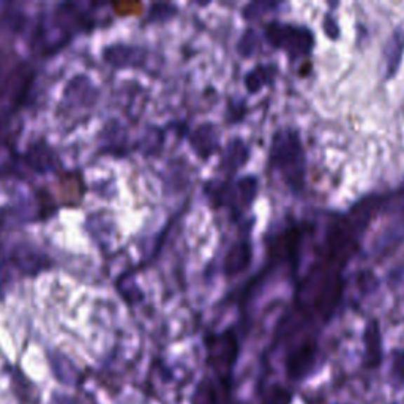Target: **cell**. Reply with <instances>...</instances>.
Masks as SVG:
<instances>
[{
    "instance_id": "277c9868",
    "label": "cell",
    "mask_w": 404,
    "mask_h": 404,
    "mask_svg": "<svg viewBox=\"0 0 404 404\" xmlns=\"http://www.w3.org/2000/svg\"><path fill=\"white\" fill-rule=\"evenodd\" d=\"M316 358V344L313 341H307L300 347L290 354L288 360V371L290 377H302L303 375L311 370Z\"/></svg>"
},
{
    "instance_id": "52a82bcc",
    "label": "cell",
    "mask_w": 404,
    "mask_h": 404,
    "mask_svg": "<svg viewBox=\"0 0 404 404\" xmlns=\"http://www.w3.org/2000/svg\"><path fill=\"white\" fill-rule=\"evenodd\" d=\"M366 346H368V365L376 366L381 362V337L375 322L366 330Z\"/></svg>"
},
{
    "instance_id": "5b68a950",
    "label": "cell",
    "mask_w": 404,
    "mask_h": 404,
    "mask_svg": "<svg viewBox=\"0 0 404 404\" xmlns=\"http://www.w3.org/2000/svg\"><path fill=\"white\" fill-rule=\"evenodd\" d=\"M251 246L248 242H238L232 246L224 259V274L234 276L242 274L251 262Z\"/></svg>"
},
{
    "instance_id": "30bf717a",
    "label": "cell",
    "mask_w": 404,
    "mask_h": 404,
    "mask_svg": "<svg viewBox=\"0 0 404 404\" xmlns=\"http://www.w3.org/2000/svg\"><path fill=\"white\" fill-rule=\"evenodd\" d=\"M393 371H395V375L404 382V352H395Z\"/></svg>"
},
{
    "instance_id": "9c48e42d",
    "label": "cell",
    "mask_w": 404,
    "mask_h": 404,
    "mask_svg": "<svg viewBox=\"0 0 404 404\" xmlns=\"http://www.w3.org/2000/svg\"><path fill=\"white\" fill-rule=\"evenodd\" d=\"M289 403H290V395L283 389L271 390L267 395V398L264 400V404H289Z\"/></svg>"
},
{
    "instance_id": "7a4b0ae2",
    "label": "cell",
    "mask_w": 404,
    "mask_h": 404,
    "mask_svg": "<svg viewBox=\"0 0 404 404\" xmlns=\"http://www.w3.org/2000/svg\"><path fill=\"white\" fill-rule=\"evenodd\" d=\"M265 34L274 46L288 49L294 57L307 54L313 48V36L307 29L270 24Z\"/></svg>"
},
{
    "instance_id": "ba28073f",
    "label": "cell",
    "mask_w": 404,
    "mask_h": 404,
    "mask_svg": "<svg viewBox=\"0 0 404 404\" xmlns=\"http://www.w3.org/2000/svg\"><path fill=\"white\" fill-rule=\"evenodd\" d=\"M264 76H265V73H264L262 68H257V69H255V72H251L248 74V78H246L245 82L251 92H256L264 86V82H265Z\"/></svg>"
},
{
    "instance_id": "3957f363",
    "label": "cell",
    "mask_w": 404,
    "mask_h": 404,
    "mask_svg": "<svg viewBox=\"0 0 404 404\" xmlns=\"http://www.w3.org/2000/svg\"><path fill=\"white\" fill-rule=\"evenodd\" d=\"M207 347L210 365L217 371H221V375H227L237 357V339L232 332L210 337L207 341Z\"/></svg>"
},
{
    "instance_id": "8992f818",
    "label": "cell",
    "mask_w": 404,
    "mask_h": 404,
    "mask_svg": "<svg viewBox=\"0 0 404 404\" xmlns=\"http://www.w3.org/2000/svg\"><path fill=\"white\" fill-rule=\"evenodd\" d=\"M299 243H300V232L297 229H290L281 234V236L276 238L271 252H274L278 259H290L297 255Z\"/></svg>"
},
{
    "instance_id": "6da1fadb",
    "label": "cell",
    "mask_w": 404,
    "mask_h": 404,
    "mask_svg": "<svg viewBox=\"0 0 404 404\" xmlns=\"http://www.w3.org/2000/svg\"><path fill=\"white\" fill-rule=\"evenodd\" d=\"M271 161L294 189H300L305 179V155L297 133L280 131L271 145Z\"/></svg>"
}]
</instances>
